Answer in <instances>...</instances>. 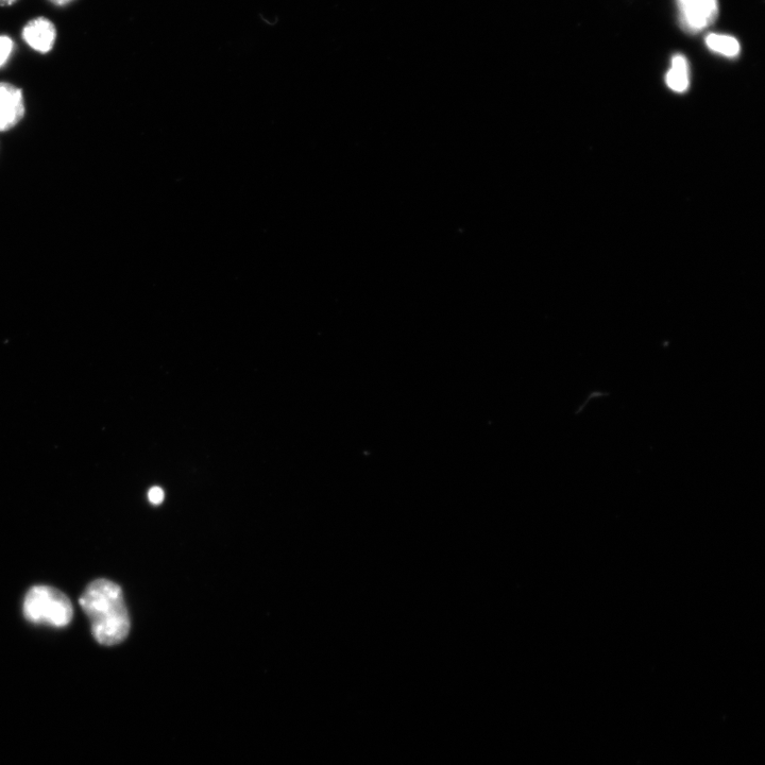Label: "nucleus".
<instances>
[{
    "label": "nucleus",
    "instance_id": "obj_1",
    "mask_svg": "<svg viewBox=\"0 0 765 765\" xmlns=\"http://www.w3.org/2000/svg\"><path fill=\"white\" fill-rule=\"evenodd\" d=\"M80 606L88 616L95 640L107 646L122 643L130 632L124 593L115 583L94 581L82 594Z\"/></svg>",
    "mask_w": 765,
    "mask_h": 765
},
{
    "label": "nucleus",
    "instance_id": "obj_2",
    "mask_svg": "<svg viewBox=\"0 0 765 765\" xmlns=\"http://www.w3.org/2000/svg\"><path fill=\"white\" fill-rule=\"evenodd\" d=\"M24 615L31 623L61 628L72 622L74 608L70 599L60 590L49 586H34L26 595Z\"/></svg>",
    "mask_w": 765,
    "mask_h": 765
},
{
    "label": "nucleus",
    "instance_id": "obj_3",
    "mask_svg": "<svg viewBox=\"0 0 765 765\" xmlns=\"http://www.w3.org/2000/svg\"><path fill=\"white\" fill-rule=\"evenodd\" d=\"M680 27L690 34L709 28L719 16V0H676Z\"/></svg>",
    "mask_w": 765,
    "mask_h": 765
},
{
    "label": "nucleus",
    "instance_id": "obj_4",
    "mask_svg": "<svg viewBox=\"0 0 765 765\" xmlns=\"http://www.w3.org/2000/svg\"><path fill=\"white\" fill-rule=\"evenodd\" d=\"M58 37L55 24L45 16L29 21L22 30L23 41L37 53L46 55L54 49Z\"/></svg>",
    "mask_w": 765,
    "mask_h": 765
},
{
    "label": "nucleus",
    "instance_id": "obj_5",
    "mask_svg": "<svg viewBox=\"0 0 765 765\" xmlns=\"http://www.w3.org/2000/svg\"><path fill=\"white\" fill-rule=\"evenodd\" d=\"M25 114L22 90L7 82H0V132L10 130Z\"/></svg>",
    "mask_w": 765,
    "mask_h": 765
},
{
    "label": "nucleus",
    "instance_id": "obj_6",
    "mask_svg": "<svg viewBox=\"0 0 765 765\" xmlns=\"http://www.w3.org/2000/svg\"><path fill=\"white\" fill-rule=\"evenodd\" d=\"M666 81L668 87L676 93H684L688 90L690 84L689 64L683 55H676L672 58Z\"/></svg>",
    "mask_w": 765,
    "mask_h": 765
},
{
    "label": "nucleus",
    "instance_id": "obj_7",
    "mask_svg": "<svg viewBox=\"0 0 765 765\" xmlns=\"http://www.w3.org/2000/svg\"><path fill=\"white\" fill-rule=\"evenodd\" d=\"M706 45L713 53L727 58L738 57L741 50L740 43L736 38L719 33L709 34L706 38Z\"/></svg>",
    "mask_w": 765,
    "mask_h": 765
},
{
    "label": "nucleus",
    "instance_id": "obj_8",
    "mask_svg": "<svg viewBox=\"0 0 765 765\" xmlns=\"http://www.w3.org/2000/svg\"><path fill=\"white\" fill-rule=\"evenodd\" d=\"M15 43L6 34H0V68L4 67L14 53Z\"/></svg>",
    "mask_w": 765,
    "mask_h": 765
},
{
    "label": "nucleus",
    "instance_id": "obj_9",
    "mask_svg": "<svg viewBox=\"0 0 765 765\" xmlns=\"http://www.w3.org/2000/svg\"><path fill=\"white\" fill-rule=\"evenodd\" d=\"M148 499L153 505H160L164 501V491L160 487H152L148 492Z\"/></svg>",
    "mask_w": 765,
    "mask_h": 765
},
{
    "label": "nucleus",
    "instance_id": "obj_10",
    "mask_svg": "<svg viewBox=\"0 0 765 765\" xmlns=\"http://www.w3.org/2000/svg\"><path fill=\"white\" fill-rule=\"evenodd\" d=\"M48 2L56 7H66L74 3L75 0H48Z\"/></svg>",
    "mask_w": 765,
    "mask_h": 765
},
{
    "label": "nucleus",
    "instance_id": "obj_11",
    "mask_svg": "<svg viewBox=\"0 0 765 765\" xmlns=\"http://www.w3.org/2000/svg\"><path fill=\"white\" fill-rule=\"evenodd\" d=\"M19 2L20 0H0V7H11Z\"/></svg>",
    "mask_w": 765,
    "mask_h": 765
}]
</instances>
